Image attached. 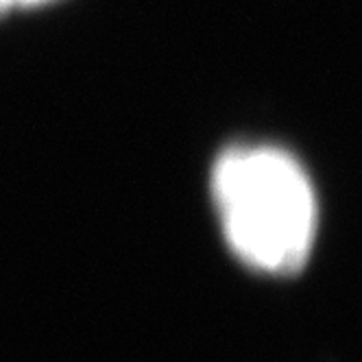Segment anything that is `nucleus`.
Wrapping results in <instances>:
<instances>
[{"mask_svg":"<svg viewBox=\"0 0 362 362\" xmlns=\"http://www.w3.org/2000/svg\"><path fill=\"white\" fill-rule=\"evenodd\" d=\"M212 190L227 243L243 262L269 273L301 269L315 240L317 201L288 153L273 146L225 151Z\"/></svg>","mask_w":362,"mask_h":362,"instance_id":"1","label":"nucleus"},{"mask_svg":"<svg viewBox=\"0 0 362 362\" xmlns=\"http://www.w3.org/2000/svg\"><path fill=\"white\" fill-rule=\"evenodd\" d=\"M5 3V7L7 5H11V3H42V0H3Z\"/></svg>","mask_w":362,"mask_h":362,"instance_id":"2","label":"nucleus"}]
</instances>
